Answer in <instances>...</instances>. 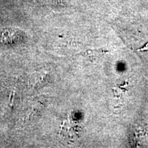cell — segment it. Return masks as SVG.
<instances>
[{
    "instance_id": "6da1fadb",
    "label": "cell",
    "mask_w": 148,
    "mask_h": 148,
    "mask_svg": "<svg viewBox=\"0 0 148 148\" xmlns=\"http://www.w3.org/2000/svg\"><path fill=\"white\" fill-rule=\"evenodd\" d=\"M49 79V74L47 72H40L36 73L33 75L31 84L34 88H38L42 87L44 84H47Z\"/></svg>"
},
{
    "instance_id": "7a4b0ae2",
    "label": "cell",
    "mask_w": 148,
    "mask_h": 148,
    "mask_svg": "<svg viewBox=\"0 0 148 148\" xmlns=\"http://www.w3.org/2000/svg\"><path fill=\"white\" fill-rule=\"evenodd\" d=\"M103 53V50L100 49V50H88L84 52L79 53V55L83 56L86 57L87 58H90L92 60V58H95L97 55H101Z\"/></svg>"
}]
</instances>
